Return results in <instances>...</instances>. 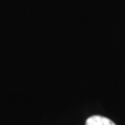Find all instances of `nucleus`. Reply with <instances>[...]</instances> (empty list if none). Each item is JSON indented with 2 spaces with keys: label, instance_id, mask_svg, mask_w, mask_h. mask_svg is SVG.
I'll use <instances>...</instances> for the list:
<instances>
[{
  "label": "nucleus",
  "instance_id": "obj_1",
  "mask_svg": "<svg viewBox=\"0 0 125 125\" xmlns=\"http://www.w3.org/2000/svg\"><path fill=\"white\" fill-rule=\"evenodd\" d=\"M85 125H116L111 120L102 116H92L87 119Z\"/></svg>",
  "mask_w": 125,
  "mask_h": 125
}]
</instances>
